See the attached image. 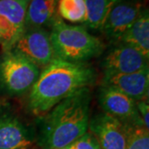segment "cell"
<instances>
[{"instance_id": "cell-1", "label": "cell", "mask_w": 149, "mask_h": 149, "mask_svg": "<svg viewBox=\"0 0 149 149\" xmlns=\"http://www.w3.org/2000/svg\"><path fill=\"white\" fill-rule=\"evenodd\" d=\"M96 76L95 70L85 62L55 58L44 67L30 90L28 109L37 115L47 113L65 98L89 88Z\"/></svg>"}, {"instance_id": "cell-2", "label": "cell", "mask_w": 149, "mask_h": 149, "mask_svg": "<svg viewBox=\"0 0 149 149\" xmlns=\"http://www.w3.org/2000/svg\"><path fill=\"white\" fill-rule=\"evenodd\" d=\"M91 93L81 89L58 103L39 119L38 143L42 149L65 148L89 127Z\"/></svg>"}, {"instance_id": "cell-3", "label": "cell", "mask_w": 149, "mask_h": 149, "mask_svg": "<svg viewBox=\"0 0 149 149\" xmlns=\"http://www.w3.org/2000/svg\"><path fill=\"white\" fill-rule=\"evenodd\" d=\"M51 41L56 58L85 62L101 55L105 45L83 26L71 25L57 17L51 27Z\"/></svg>"}, {"instance_id": "cell-4", "label": "cell", "mask_w": 149, "mask_h": 149, "mask_svg": "<svg viewBox=\"0 0 149 149\" xmlns=\"http://www.w3.org/2000/svg\"><path fill=\"white\" fill-rule=\"evenodd\" d=\"M40 73L39 67L29 60L5 51L0 57V90L11 96L23 95L32 89Z\"/></svg>"}, {"instance_id": "cell-5", "label": "cell", "mask_w": 149, "mask_h": 149, "mask_svg": "<svg viewBox=\"0 0 149 149\" xmlns=\"http://www.w3.org/2000/svg\"><path fill=\"white\" fill-rule=\"evenodd\" d=\"M10 51L24 56L38 67H46L56 58L50 32L42 27H26Z\"/></svg>"}, {"instance_id": "cell-6", "label": "cell", "mask_w": 149, "mask_h": 149, "mask_svg": "<svg viewBox=\"0 0 149 149\" xmlns=\"http://www.w3.org/2000/svg\"><path fill=\"white\" fill-rule=\"evenodd\" d=\"M30 1L0 0V45L3 52L10 50L24 32Z\"/></svg>"}, {"instance_id": "cell-7", "label": "cell", "mask_w": 149, "mask_h": 149, "mask_svg": "<svg viewBox=\"0 0 149 149\" xmlns=\"http://www.w3.org/2000/svg\"><path fill=\"white\" fill-rule=\"evenodd\" d=\"M145 8L143 1L118 0L108 14L101 31L111 42L118 44Z\"/></svg>"}, {"instance_id": "cell-8", "label": "cell", "mask_w": 149, "mask_h": 149, "mask_svg": "<svg viewBox=\"0 0 149 149\" xmlns=\"http://www.w3.org/2000/svg\"><path fill=\"white\" fill-rule=\"evenodd\" d=\"M98 100L104 113L128 125L144 126L140 118L137 101L114 88L101 85Z\"/></svg>"}, {"instance_id": "cell-9", "label": "cell", "mask_w": 149, "mask_h": 149, "mask_svg": "<svg viewBox=\"0 0 149 149\" xmlns=\"http://www.w3.org/2000/svg\"><path fill=\"white\" fill-rule=\"evenodd\" d=\"M88 128L101 149H126L128 126L116 118L104 112L91 118Z\"/></svg>"}, {"instance_id": "cell-10", "label": "cell", "mask_w": 149, "mask_h": 149, "mask_svg": "<svg viewBox=\"0 0 149 149\" xmlns=\"http://www.w3.org/2000/svg\"><path fill=\"white\" fill-rule=\"evenodd\" d=\"M104 74H131L148 68V58L129 46L115 44L102 61Z\"/></svg>"}, {"instance_id": "cell-11", "label": "cell", "mask_w": 149, "mask_h": 149, "mask_svg": "<svg viewBox=\"0 0 149 149\" xmlns=\"http://www.w3.org/2000/svg\"><path fill=\"white\" fill-rule=\"evenodd\" d=\"M35 139L32 128L17 115L0 111V149H30Z\"/></svg>"}, {"instance_id": "cell-12", "label": "cell", "mask_w": 149, "mask_h": 149, "mask_svg": "<svg viewBox=\"0 0 149 149\" xmlns=\"http://www.w3.org/2000/svg\"><path fill=\"white\" fill-rule=\"evenodd\" d=\"M102 85L114 88L135 101L148 98L149 69L131 74H104Z\"/></svg>"}, {"instance_id": "cell-13", "label": "cell", "mask_w": 149, "mask_h": 149, "mask_svg": "<svg viewBox=\"0 0 149 149\" xmlns=\"http://www.w3.org/2000/svg\"><path fill=\"white\" fill-rule=\"evenodd\" d=\"M136 49L149 58V13L145 8L119 42Z\"/></svg>"}, {"instance_id": "cell-14", "label": "cell", "mask_w": 149, "mask_h": 149, "mask_svg": "<svg viewBox=\"0 0 149 149\" xmlns=\"http://www.w3.org/2000/svg\"><path fill=\"white\" fill-rule=\"evenodd\" d=\"M59 0H31L27 10L26 27H52L57 13Z\"/></svg>"}, {"instance_id": "cell-15", "label": "cell", "mask_w": 149, "mask_h": 149, "mask_svg": "<svg viewBox=\"0 0 149 149\" xmlns=\"http://www.w3.org/2000/svg\"><path fill=\"white\" fill-rule=\"evenodd\" d=\"M118 0H85L86 7L85 27L101 31L107 16Z\"/></svg>"}, {"instance_id": "cell-16", "label": "cell", "mask_w": 149, "mask_h": 149, "mask_svg": "<svg viewBox=\"0 0 149 149\" xmlns=\"http://www.w3.org/2000/svg\"><path fill=\"white\" fill-rule=\"evenodd\" d=\"M57 13L62 20L84 24L86 20L85 0H59Z\"/></svg>"}, {"instance_id": "cell-17", "label": "cell", "mask_w": 149, "mask_h": 149, "mask_svg": "<svg viewBox=\"0 0 149 149\" xmlns=\"http://www.w3.org/2000/svg\"><path fill=\"white\" fill-rule=\"evenodd\" d=\"M126 149H149L148 129L144 126L128 125Z\"/></svg>"}, {"instance_id": "cell-18", "label": "cell", "mask_w": 149, "mask_h": 149, "mask_svg": "<svg viewBox=\"0 0 149 149\" xmlns=\"http://www.w3.org/2000/svg\"><path fill=\"white\" fill-rule=\"evenodd\" d=\"M65 149H101L96 139L91 133H85Z\"/></svg>"}, {"instance_id": "cell-19", "label": "cell", "mask_w": 149, "mask_h": 149, "mask_svg": "<svg viewBox=\"0 0 149 149\" xmlns=\"http://www.w3.org/2000/svg\"><path fill=\"white\" fill-rule=\"evenodd\" d=\"M137 109L139 111L140 118L143 121L144 127L148 129L149 128V105L148 100H143L137 101Z\"/></svg>"}, {"instance_id": "cell-20", "label": "cell", "mask_w": 149, "mask_h": 149, "mask_svg": "<svg viewBox=\"0 0 149 149\" xmlns=\"http://www.w3.org/2000/svg\"><path fill=\"white\" fill-rule=\"evenodd\" d=\"M135 1H143V0H135Z\"/></svg>"}, {"instance_id": "cell-21", "label": "cell", "mask_w": 149, "mask_h": 149, "mask_svg": "<svg viewBox=\"0 0 149 149\" xmlns=\"http://www.w3.org/2000/svg\"><path fill=\"white\" fill-rule=\"evenodd\" d=\"M61 149H65V148H61Z\"/></svg>"}]
</instances>
